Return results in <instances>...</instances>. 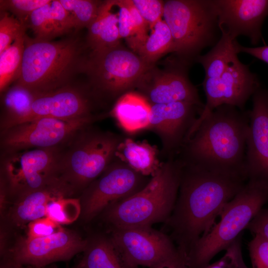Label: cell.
Here are the masks:
<instances>
[{
    "mask_svg": "<svg viewBox=\"0 0 268 268\" xmlns=\"http://www.w3.org/2000/svg\"><path fill=\"white\" fill-rule=\"evenodd\" d=\"M181 162L177 200L165 223L170 230L169 236L186 262L197 241L210 230L225 205L243 188L248 180L243 176Z\"/></svg>",
    "mask_w": 268,
    "mask_h": 268,
    "instance_id": "1",
    "label": "cell"
},
{
    "mask_svg": "<svg viewBox=\"0 0 268 268\" xmlns=\"http://www.w3.org/2000/svg\"><path fill=\"white\" fill-rule=\"evenodd\" d=\"M249 122V111L228 105L218 106L202 120L177 157L184 163L247 178Z\"/></svg>",
    "mask_w": 268,
    "mask_h": 268,
    "instance_id": "2",
    "label": "cell"
},
{
    "mask_svg": "<svg viewBox=\"0 0 268 268\" xmlns=\"http://www.w3.org/2000/svg\"><path fill=\"white\" fill-rule=\"evenodd\" d=\"M84 48L77 38L51 41L25 35L16 85L38 94L69 85L75 74L83 72L87 58Z\"/></svg>",
    "mask_w": 268,
    "mask_h": 268,
    "instance_id": "3",
    "label": "cell"
},
{
    "mask_svg": "<svg viewBox=\"0 0 268 268\" xmlns=\"http://www.w3.org/2000/svg\"><path fill=\"white\" fill-rule=\"evenodd\" d=\"M182 168L178 157L166 159L143 188L109 206L103 211L104 219L112 229L165 222L177 200Z\"/></svg>",
    "mask_w": 268,
    "mask_h": 268,
    "instance_id": "4",
    "label": "cell"
},
{
    "mask_svg": "<svg viewBox=\"0 0 268 268\" xmlns=\"http://www.w3.org/2000/svg\"><path fill=\"white\" fill-rule=\"evenodd\" d=\"M268 202V185L248 180L224 207L220 219L196 243L186 260L187 268H204L217 254L226 249Z\"/></svg>",
    "mask_w": 268,
    "mask_h": 268,
    "instance_id": "5",
    "label": "cell"
},
{
    "mask_svg": "<svg viewBox=\"0 0 268 268\" xmlns=\"http://www.w3.org/2000/svg\"><path fill=\"white\" fill-rule=\"evenodd\" d=\"M163 17L172 35L173 52L189 65L217 42L220 30L212 0L164 1Z\"/></svg>",
    "mask_w": 268,
    "mask_h": 268,
    "instance_id": "6",
    "label": "cell"
},
{
    "mask_svg": "<svg viewBox=\"0 0 268 268\" xmlns=\"http://www.w3.org/2000/svg\"><path fill=\"white\" fill-rule=\"evenodd\" d=\"M89 126L73 137L69 148L62 151L60 157V178L73 192L84 190L104 172L116 158L117 148L124 138Z\"/></svg>",
    "mask_w": 268,
    "mask_h": 268,
    "instance_id": "7",
    "label": "cell"
},
{
    "mask_svg": "<svg viewBox=\"0 0 268 268\" xmlns=\"http://www.w3.org/2000/svg\"><path fill=\"white\" fill-rule=\"evenodd\" d=\"M153 66L120 44L91 51L83 72L89 77L96 93L118 99L136 88L144 74Z\"/></svg>",
    "mask_w": 268,
    "mask_h": 268,
    "instance_id": "8",
    "label": "cell"
},
{
    "mask_svg": "<svg viewBox=\"0 0 268 268\" xmlns=\"http://www.w3.org/2000/svg\"><path fill=\"white\" fill-rule=\"evenodd\" d=\"M61 153L59 146L4 154L2 171L9 193L18 198L61 181Z\"/></svg>",
    "mask_w": 268,
    "mask_h": 268,
    "instance_id": "9",
    "label": "cell"
},
{
    "mask_svg": "<svg viewBox=\"0 0 268 268\" xmlns=\"http://www.w3.org/2000/svg\"><path fill=\"white\" fill-rule=\"evenodd\" d=\"M110 238L129 268L138 266L149 268L169 263L185 264L170 237L151 226L114 228Z\"/></svg>",
    "mask_w": 268,
    "mask_h": 268,
    "instance_id": "10",
    "label": "cell"
},
{
    "mask_svg": "<svg viewBox=\"0 0 268 268\" xmlns=\"http://www.w3.org/2000/svg\"><path fill=\"white\" fill-rule=\"evenodd\" d=\"M94 117L63 120L41 118L2 130L0 146L4 154L31 148L59 147L90 125Z\"/></svg>",
    "mask_w": 268,
    "mask_h": 268,
    "instance_id": "11",
    "label": "cell"
},
{
    "mask_svg": "<svg viewBox=\"0 0 268 268\" xmlns=\"http://www.w3.org/2000/svg\"><path fill=\"white\" fill-rule=\"evenodd\" d=\"M151 178L136 172L116 157L84 190L80 199L82 217L87 221L93 219L112 204L140 190Z\"/></svg>",
    "mask_w": 268,
    "mask_h": 268,
    "instance_id": "12",
    "label": "cell"
},
{
    "mask_svg": "<svg viewBox=\"0 0 268 268\" xmlns=\"http://www.w3.org/2000/svg\"><path fill=\"white\" fill-rule=\"evenodd\" d=\"M202 84L206 103L190 131L189 138L202 120L217 107L228 105L245 110L248 100L261 87L257 75L238 57L219 77L204 78Z\"/></svg>",
    "mask_w": 268,
    "mask_h": 268,
    "instance_id": "13",
    "label": "cell"
},
{
    "mask_svg": "<svg viewBox=\"0 0 268 268\" xmlns=\"http://www.w3.org/2000/svg\"><path fill=\"white\" fill-rule=\"evenodd\" d=\"M203 109L186 102L151 104L146 130L159 137L162 144L161 153L166 159L178 156Z\"/></svg>",
    "mask_w": 268,
    "mask_h": 268,
    "instance_id": "14",
    "label": "cell"
},
{
    "mask_svg": "<svg viewBox=\"0 0 268 268\" xmlns=\"http://www.w3.org/2000/svg\"><path fill=\"white\" fill-rule=\"evenodd\" d=\"M87 244L88 240L62 229L49 236L19 240L11 250L12 262L20 266L42 268L53 262L69 259L84 251Z\"/></svg>",
    "mask_w": 268,
    "mask_h": 268,
    "instance_id": "15",
    "label": "cell"
},
{
    "mask_svg": "<svg viewBox=\"0 0 268 268\" xmlns=\"http://www.w3.org/2000/svg\"><path fill=\"white\" fill-rule=\"evenodd\" d=\"M189 65L179 59L169 68L150 67L141 79L137 89L151 104L186 102L204 108L196 87L187 75Z\"/></svg>",
    "mask_w": 268,
    "mask_h": 268,
    "instance_id": "16",
    "label": "cell"
},
{
    "mask_svg": "<svg viewBox=\"0 0 268 268\" xmlns=\"http://www.w3.org/2000/svg\"><path fill=\"white\" fill-rule=\"evenodd\" d=\"M246 141L245 171L248 180L268 185V89L260 87L252 96Z\"/></svg>",
    "mask_w": 268,
    "mask_h": 268,
    "instance_id": "17",
    "label": "cell"
},
{
    "mask_svg": "<svg viewBox=\"0 0 268 268\" xmlns=\"http://www.w3.org/2000/svg\"><path fill=\"white\" fill-rule=\"evenodd\" d=\"M221 35L235 40L248 37L253 45L262 39V27L268 15V0H212Z\"/></svg>",
    "mask_w": 268,
    "mask_h": 268,
    "instance_id": "18",
    "label": "cell"
},
{
    "mask_svg": "<svg viewBox=\"0 0 268 268\" xmlns=\"http://www.w3.org/2000/svg\"><path fill=\"white\" fill-rule=\"evenodd\" d=\"M91 110L87 96L81 90L68 85L35 94L28 111L10 127L41 118L70 120L92 117Z\"/></svg>",
    "mask_w": 268,
    "mask_h": 268,
    "instance_id": "19",
    "label": "cell"
},
{
    "mask_svg": "<svg viewBox=\"0 0 268 268\" xmlns=\"http://www.w3.org/2000/svg\"><path fill=\"white\" fill-rule=\"evenodd\" d=\"M73 192L63 182L47 186L17 198L9 212L13 223L22 225L46 216L47 207L53 200Z\"/></svg>",
    "mask_w": 268,
    "mask_h": 268,
    "instance_id": "20",
    "label": "cell"
},
{
    "mask_svg": "<svg viewBox=\"0 0 268 268\" xmlns=\"http://www.w3.org/2000/svg\"><path fill=\"white\" fill-rule=\"evenodd\" d=\"M74 24L70 14L59 0H54L34 11L28 18L25 26L32 30L35 39L51 41L75 29Z\"/></svg>",
    "mask_w": 268,
    "mask_h": 268,
    "instance_id": "21",
    "label": "cell"
},
{
    "mask_svg": "<svg viewBox=\"0 0 268 268\" xmlns=\"http://www.w3.org/2000/svg\"><path fill=\"white\" fill-rule=\"evenodd\" d=\"M151 104L138 92H128L117 99L110 114L126 132L134 134L146 130Z\"/></svg>",
    "mask_w": 268,
    "mask_h": 268,
    "instance_id": "22",
    "label": "cell"
},
{
    "mask_svg": "<svg viewBox=\"0 0 268 268\" xmlns=\"http://www.w3.org/2000/svg\"><path fill=\"white\" fill-rule=\"evenodd\" d=\"M116 0L102 2L98 14L87 27V44L92 52L121 44Z\"/></svg>",
    "mask_w": 268,
    "mask_h": 268,
    "instance_id": "23",
    "label": "cell"
},
{
    "mask_svg": "<svg viewBox=\"0 0 268 268\" xmlns=\"http://www.w3.org/2000/svg\"><path fill=\"white\" fill-rule=\"evenodd\" d=\"M159 150L145 140L136 141L124 137L120 143L116 156L143 176L152 177L162 164L159 159Z\"/></svg>",
    "mask_w": 268,
    "mask_h": 268,
    "instance_id": "24",
    "label": "cell"
},
{
    "mask_svg": "<svg viewBox=\"0 0 268 268\" xmlns=\"http://www.w3.org/2000/svg\"><path fill=\"white\" fill-rule=\"evenodd\" d=\"M79 268H129L124 263L111 238L99 236L88 240Z\"/></svg>",
    "mask_w": 268,
    "mask_h": 268,
    "instance_id": "25",
    "label": "cell"
},
{
    "mask_svg": "<svg viewBox=\"0 0 268 268\" xmlns=\"http://www.w3.org/2000/svg\"><path fill=\"white\" fill-rule=\"evenodd\" d=\"M235 40L221 35L208 52L197 58L196 62L200 63L204 70V78L219 77L238 57L234 45Z\"/></svg>",
    "mask_w": 268,
    "mask_h": 268,
    "instance_id": "26",
    "label": "cell"
},
{
    "mask_svg": "<svg viewBox=\"0 0 268 268\" xmlns=\"http://www.w3.org/2000/svg\"><path fill=\"white\" fill-rule=\"evenodd\" d=\"M151 34L136 54L149 66L162 56L173 52L174 43L171 31L162 19L151 28Z\"/></svg>",
    "mask_w": 268,
    "mask_h": 268,
    "instance_id": "27",
    "label": "cell"
},
{
    "mask_svg": "<svg viewBox=\"0 0 268 268\" xmlns=\"http://www.w3.org/2000/svg\"><path fill=\"white\" fill-rule=\"evenodd\" d=\"M25 33L18 37L0 54V91L2 92L16 79L21 67Z\"/></svg>",
    "mask_w": 268,
    "mask_h": 268,
    "instance_id": "28",
    "label": "cell"
},
{
    "mask_svg": "<svg viewBox=\"0 0 268 268\" xmlns=\"http://www.w3.org/2000/svg\"><path fill=\"white\" fill-rule=\"evenodd\" d=\"M81 213L80 199L60 197L48 203L46 217L59 225L66 224L75 221Z\"/></svg>",
    "mask_w": 268,
    "mask_h": 268,
    "instance_id": "29",
    "label": "cell"
},
{
    "mask_svg": "<svg viewBox=\"0 0 268 268\" xmlns=\"http://www.w3.org/2000/svg\"><path fill=\"white\" fill-rule=\"evenodd\" d=\"M70 14L75 29L88 27L96 17L102 1L92 0H59Z\"/></svg>",
    "mask_w": 268,
    "mask_h": 268,
    "instance_id": "30",
    "label": "cell"
},
{
    "mask_svg": "<svg viewBox=\"0 0 268 268\" xmlns=\"http://www.w3.org/2000/svg\"><path fill=\"white\" fill-rule=\"evenodd\" d=\"M1 10H8L25 26L31 13L45 5L51 0H2L0 1Z\"/></svg>",
    "mask_w": 268,
    "mask_h": 268,
    "instance_id": "31",
    "label": "cell"
},
{
    "mask_svg": "<svg viewBox=\"0 0 268 268\" xmlns=\"http://www.w3.org/2000/svg\"><path fill=\"white\" fill-rule=\"evenodd\" d=\"M26 26L16 18L4 12L0 19V54L20 35L25 33Z\"/></svg>",
    "mask_w": 268,
    "mask_h": 268,
    "instance_id": "32",
    "label": "cell"
},
{
    "mask_svg": "<svg viewBox=\"0 0 268 268\" xmlns=\"http://www.w3.org/2000/svg\"><path fill=\"white\" fill-rule=\"evenodd\" d=\"M241 243L240 235L226 249L219 260L204 268H248L244 261Z\"/></svg>",
    "mask_w": 268,
    "mask_h": 268,
    "instance_id": "33",
    "label": "cell"
},
{
    "mask_svg": "<svg viewBox=\"0 0 268 268\" xmlns=\"http://www.w3.org/2000/svg\"><path fill=\"white\" fill-rule=\"evenodd\" d=\"M132 4L152 28L162 19L164 11V1L160 0H131Z\"/></svg>",
    "mask_w": 268,
    "mask_h": 268,
    "instance_id": "34",
    "label": "cell"
},
{
    "mask_svg": "<svg viewBox=\"0 0 268 268\" xmlns=\"http://www.w3.org/2000/svg\"><path fill=\"white\" fill-rule=\"evenodd\" d=\"M248 244L252 268H268V240L254 235Z\"/></svg>",
    "mask_w": 268,
    "mask_h": 268,
    "instance_id": "35",
    "label": "cell"
},
{
    "mask_svg": "<svg viewBox=\"0 0 268 268\" xmlns=\"http://www.w3.org/2000/svg\"><path fill=\"white\" fill-rule=\"evenodd\" d=\"M116 4L120 36L121 39L126 40L129 44L134 36L132 15L125 0H116Z\"/></svg>",
    "mask_w": 268,
    "mask_h": 268,
    "instance_id": "36",
    "label": "cell"
},
{
    "mask_svg": "<svg viewBox=\"0 0 268 268\" xmlns=\"http://www.w3.org/2000/svg\"><path fill=\"white\" fill-rule=\"evenodd\" d=\"M28 228V238H29L49 236L62 229L59 224L46 216L30 222Z\"/></svg>",
    "mask_w": 268,
    "mask_h": 268,
    "instance_id": "37",
    "label": "cell"
},
{
    "mask_svg": "<svg viewBox=\"0 0 268 268\" xmlns=\"http://www.w3.org/2000/svg\"><path fill=\"white\" fill-rule=\"evenodd\" d=\"M246 229L254 235H259L268 240V208H262Z\"/></svg>",
    "mask_w": 268,
    "mask_h": 268,
    "instance_id": "38",
    "label": "cell"
},
{
    "mask_svg": "<svg viewBox=\"0 0 268 268\" xmlns=\"http://www.w3.org/2000/svg\"><path fill=\"white\" fill-rule=\"evenodd\" d=\"M234 45L237 54L244 53L259 59L268 65V45L256 47H246L235 40Z\"/></svg>",
    "mask_w": 268,
    "mask_h": 268,
    "instance_id": "39",
    "label": "cell"
},
{
    "mask_svg": "<svg viewBox=\"0 0 268 268\" xmlns=\"http://www.w3.org/2000/svg\"><path fill=\"white\" fill-rule=\"evenodd\" d=\"M149 268H187L183 262L169 263Z\"/></svg>",
    "mask_w": 268,
    "mask_h": 268,
    "instance_id": "40",
    "label": "cell"
},
{
    "mask_svg": "<svg viewBox=\"0 0 268 268\" xmlns=\"http://www.w3.org/2000/svg\"><path fill=\"white\" fill-rule=\"evenodd\" d=\"M3 268H21V266L17 265L15 264L12 262L11 264L8 265L6 266H5Z\"/></svg>",
    "mask_w": 268,
    "mask_h": 268,
    "instance_id": "41",
    "label": "cell"
},
{
    "mask_svg": "<svg viewBox=\"0 0 268 268\" xmlns=\"http://www.w3.org/2000/svg\"><path fill=\"white\" fill-rule=\"evenodd\" d=\"M35 268H36V267H34Z\"/></svg>",
    "mask_w": 268,
    "mask_h": 268,
    "instance_id": "42",
    "label": "cell"
},
{
    "mask_svg": "<svg viewBox=\"0 0 268 268\" xmlns=\"http://www.w3.org/2000/svg\"></svg>",
    "mask_w": 268,
    "mask_h": 268,
    "instance_id": "43",
    "label": "cell"
}]
</instances>
